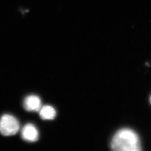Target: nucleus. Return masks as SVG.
<instances>
[{
	"label": "nucleus",
	"mask_w": 151,
	"mask_h": 151,
	"mask_svg": "<svg viewBox=\"0 0 151 151\" xmlns=\"http://www.w3.org/2000/svg\"><path fill=\"white\" fill-rule=\"evenodd\" d=\"M111 147L114 151H138L141 150L137 134L129 129H122L114 134Z\"/></svg>",
	"instance_id": "obj_1"
},
{
	"label": "nucleus",
	"mask_w": 151,
	"mask_h": 151,
	"mask_svg": "<svg viewBox=\"0 0 151 151\" xmlns=\"http://www.w3.org/2000/svg\"><path fill=\"white\" fill-rule=\"evenodd\" d=\"M19 123L13 116L5 114L0 119V133L4 136L14 135L19 129Z\"/></svg>",
	"instance_id": "obj_2"
},
{
	"label": "nucleus",
	"mask_w": 151,
	"mask_h": 151,
	"mask_svg": "<svg viewBox=\"0 0 151 151\" xmlns=\"http://www.w3.org/2000/svg\"><path fill=\"white\" fill-rule=\"evenodd\" d=\"M22 135L23 139L26 141L34 142L38 139V132L32 124H28L23 128Z\"/></svg>",
	"instance_id": "obj_3"
},
{
	"label": "nucleus",
	"mask_w": 151,
	"mask_h": 151,
	"mask_svg": "<svg viewBox=\"0 0 151 151\" xmlns=\"http://www.w3.org/2000/svg\"><path fill=\"white\" fill-rule=\"evenodd\" d=\"M41 105L39 97L35 96H27L24 103V108L28 111H39L41 108Z\"/></svg>",
	"instance_id": "obj_4"
},
{
	"label": "nucleus",
	"mask_w": 151,
	"mask_h": 151,
	"mask_svg": "<svg viewBox=\"0 0 151 151\" xmlns=\"http://www.w3.org/2000/svg\"><path fill=\"white\" fill-rule=\"evenodd\" d=\"M56 114L55 110L50 106H45L40 110V117L44 120L53 119Z\"/></svg>",
	"instance_id": "obj_5"
},
{
	"label": "nucleus",
	"mask_w": 151,
	"mask_h": 151,
	"mask_svg": "<svg viewBox=\"0 0 151 151\" xmlns=\"http://www.w3.org/2000/svg\"><path fill=\"white\" fill-rule=\"evenodd\" d=\"M150 102H151V98H150Z\"/></svg>",
	"instance_id": "obj_6"
}]
</instances>
